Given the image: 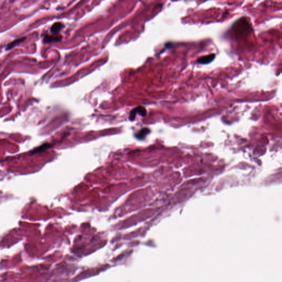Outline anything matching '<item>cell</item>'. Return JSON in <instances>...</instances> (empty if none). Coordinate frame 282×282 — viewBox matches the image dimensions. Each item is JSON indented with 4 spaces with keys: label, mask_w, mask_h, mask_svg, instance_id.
<instances>
[{
    "label": "cell",
    "mask_w": 282,
    "mask_h": 282,
    "mask_svg": "<svg viewBox=\"0 0 282 282\" xmlns=\"http://www.w3.org/2000/svg\"><path fill=\"white\" fill-rule=\"evenodd\" d=\"M61 38V36L60 35H46L44 38V42L46 43L56 42L60 41Z\"/></svg>",
    "instance_id": "3"
},
{
    "label": "cell",
    "mask_w": 282,
    "mask_h": 282,
    "mask_svg": "<svg viewBox=\"0 0 282 282\" xmlns=\"http://www.w3.org/2000/svg\"><path fill=\"white\" fill-rule=\"evenodd\" d=\"M24 39H25L24 38H19V39H16V40L13 41L11 42V43H9V45H7V49H11V48H12L13 47H14L15 46H16L18 44L21 43L23 41H24Z\"/></svg>",
    "instance_id": "6"
},
{
    "label": "cell",
    "mask_w": 282,
    "mask_h": 282,
    "mask_svg": "<svg viewBox=\"0 0 282 282\" xmlns=\"http://www.w3.org/2000/svg\"><path fill=\"white\" fill-rule=\"evenodd\" d=\"M136 110L137 113H138L141 116L144 117L147 114L146 109L143 106H138L135 108Z\"/></svg>",
    "instance_id": "7"
},
{
    "label": "cell",
    "mask_w": 282,
    "mask_h": 282,
    "mask_svg": "<svg viewBox=\"0 0 282 282\" xmlns=\"http://www.w3.org/2000/svg\"><path fill=\"white\" fill-rule=\"evenodd\" d=\"M63 28V25L62 24L60 23V22H57L53 24L51 28V32L53 34H57L59 31L61 30L62 28Z\"/></svg>",
    "instance_id": "4"
},
{
    "label": "cell",
    "mask_w": 282,
    "mask_h": 282,
    "mask_svg": "<svg viewBox=\"0 0 282 282\" xmlns=\"http://www.w3.org/2000/svg\"><path fill=\"white\" fill-rule=\"evenodd\" d=\"M216 57V55L214 53L205 56L200 57L197 60V62L201 65H207L213 61Z\"/></svg>",
    "instance_id": "1"
},
{
    "label": "cell",
    "mask_w": 282,
    "mask_h": 282,
    "mask_svg": "<svg viewBox=\"0 0 282 282\" xmlns=\"http://www.w3.org/2000/svg\"><path fill=\"white\" fill-rule=\"evenodd\" d=\"M50 146H51V145H50V144H48V143H44L43 145H40L39 147L36 148L35 150H33L31 151V153L35 154V153H39L40 152H42V151H43L44 150H46V148L50 147Z\"/></svg>",
    "instance_id": "5"
},
{
    "label": "cell",
    "mask_w": 282,
    "mask_h": 282,
    "mask_svg": "<svg viewBox=\"0 0 282 282\" xmlns=\"http://www.w3.org/2000/svg\"><path fill=\"white\" fill-rule=\"evenodd\" d=\"M150 133V130L149 128H143L141 129L140 131H138L137 133L135 135V137L138 140H143L145 138V136L148 134H149Z\"/></svg>",
    "instance_id": "2"
}]
</instances>
